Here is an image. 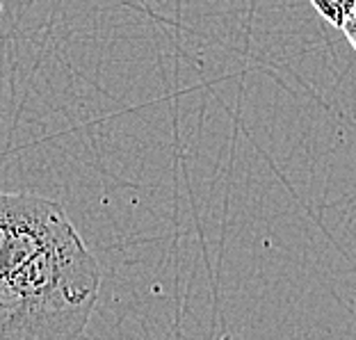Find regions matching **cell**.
Wrapping results in <instances>:
<instances>
[{
  "mask_svg": "<svg viewBox=\"0 0 356 340\" xmlns=\"http://www.w3.org/2000/svg\"><path fill=\"white\" fill-rule=\"evenodd\" d=\"M101 265L58 201L0 192V340L85 334Z\"/></svg>",
  "mask_w": 356,
  "mask_h": 340,
  "instance_id": "obj_1",
  "label": "cell"
},
{
  "mask_svg": "<svg viewBox=\"0 0 356 340\" xmlns=\"http://www.w3.org/2000/svg\"><path fill=\"white\" fill-rule=\"evenodd\" d=\"M309 3L322 19L336 28H343L347 16H350L356 7V0H309Z\"/></svg>",
  "mask_w": 356,
  "mask_h": 340,
  "instance_id": "obj_2",
  "label": "cell"
},
{
  "mask_svg": "<svg viewBox=\"0 0 356 340\" xmlns=\"http://www.w3.org/2000/svg\"><path fill=\"white\" fill-rule=\"evenodd\" d=\"M343 32H345V39L350 42V46H352V51L356 53V7H354V12L347 16V21L343 23V28H341Z\"/></svg>",
  "mask_w": 356,
  "mask_h": 340,
  "instance_id": "obj_3",
  "label": "cell"
},
{
  "mask_svg": "<svg viewBox=\"0 0 356 340\" xmlns=\"http://www.w3.org/2000/svg\"><path fill=\"white\" fill-rule=\"evenodd\" d=\"M0 12H3V3H0Z\"/></svg>",
  "mask_w": 356,
  "mask_h": 340,
  "instance_id": "obj_4",
  "label": "cell"
}]
</instances>
